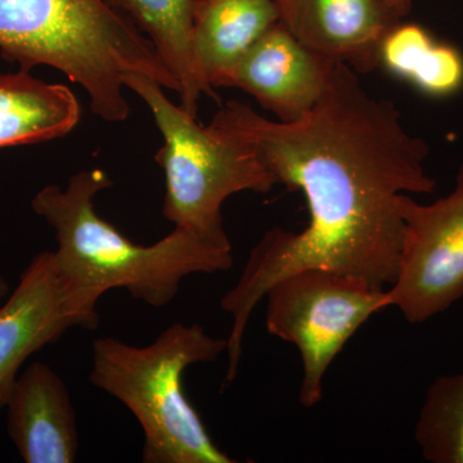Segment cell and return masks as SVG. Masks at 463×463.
<instances>
[{"label": "cell", "instance_id": "6da1fadb", "mask_svg": "<svg viewBox=\"0 0 463 463\" xmlns=\"http://www.w3.org/2000/svg\"><path fill=\"white\" fill-rule=\"evenodd\" d=\"M212 124L248 142L277 183L303 192L309 209L303 232L264 234L222 298V309L233 317L225 376L232 383L252 310L283 277L317 268L380 291L392 285L404 231L399 197L434 194L437 182L426 172L428 143L408 132L394 105L371 96L345 63L334 66L321 99L297 121L270 120L230 100Z\"/></svg>", "mask_w": 463, "mask_h": 463}, {"label": "cell", "instance_id": "7a4b0ae2", "mask_svg": "<svg viewBox=\"0 0 463 463\" xmlns=\"http://www.w3.org/2000/svg\"><path fill=\"white\" fill-rule=\"evenodd\" d=\"M0 56L24 71L50 66L63 72L109 123L130 114L123 91L129 75L179 93L152 43L108 0H0Z\"/></svg>", "mask_w": 463, "mask_h": 463}, {"label": "cell", "instance_id": "3957f363", "mask_svg": "<svg viewBox=\"0 0 463 463\" xmlns=\"http://www.w3.org/2000/svg\"><path fill=\"white\" fill-rule=\"evenodd\" d=\"M112 184L102 169L83 170L65 188L47 185L32 201L33 213L56 233L58 264L96 300L109 289L127 288L137 300L164 307L176 298L185 277L231 269L232 250L181 228L151 246L128 240L94 207L97 194Z\"/></svg>", "mask_w": 463, "mask_h": 463}, {"label": "cell", "instance_id": "277c9868", "mask_svg": "<svg viewBox=\"0 0 463 463\" xmlns=\"http://www.w3.org/2000/svg\"><path fill=\"white\" fill-rule=\"evenodd\" d=\"M228 340L200 325L174 323L154 343L134 346L114 337L93 343L90 383L121 402L141 425L145 463H232L210 437L183 390L191 365L215 361Z\"/></svg>", "mask_w": 463, "mask_h": 463}, {"label": "cell", "instance_id": "5b68a950", "mask_svg": "<svg viewBox=\"0 0 463 463\" xmlns=\"http://www.w3.org/2000/svg\"><path fill=\"white\" fill-rule=\"evenodd\" d=\"M125 87L147 103L163 134L155 160L165 174L164 216L175 228L232 250L222 216L224 201L243 191L268 194L276 178L248 142L214 124L201 127L194 116L170 102L158 81L133 74Z\"/></svg>", "mask_w": 463, "mask_h": 463}, {"label": "cell", "instance_id": "8992f818", "mask_svg": "<svg viewBox=\"0 0 463 463\" xmlns=\"http://www.w3.org/2000/svg\"><path fill=\"white\" fill-rule=\"evenodd\" d=\"M385 291L317 268L288 274L268 288L267 330L294 344L303 359L298 399L304 407L321 402L328 367L358 328L385 309Z\"/></svg>", "mask_w": 463, "mask_h": 463}, {"label": "cell", "instance_id": "52a82bcc", "mask_svg": "<svg viewBox=\"0 0 463 463\" xmlns=\"http://www.w3.org/2000/svg\"><path fill=\"white\" fill-rule=\"evenodd\" d=\"M404 231L398 276L385 307L412 325L446 312L463 298V173L455 191L430 205L399 197Z\"/></svg>", "mask_w": 463, "mask_h": 463}, {"label": "cell", "instance_id": "ba28073f", "mask_svg": "<svg viewBox=\"0 0 463 463\" xmlns=\"http://www.w3.org/2000/svg\"><path fill=\"white\" fill-rule=\"evenodd\" d=\"M97 304L63 272L54 251L33 257L0 306V410L30 356L71 328L99 326Z\"/></svg>", "mask_w": 463, "mask_h": 463}, {"label": "cell", "instance_id": "9c48e42d", "mask_svg": "<svg viewBox=\"0 0 463 463\" xmlns=\"http://www.w3.org/2000/svg\"><path fill=\"white\" fill-rule=\"evenodd\" d=\"M279 21L232 70L225 87L248 91L283 123L297 121L321 99L334 66Z\"/></svg>", "mask_w": 463, "mask_h": 463}, {"label": "cell", "instance_id": "30bf717a", "mask_svg": "<svg viewBox=\"0 0 463 463\" xmlns=\"http://www.w3.org/2000/svg\"><path fill=\"white\" fill-rule=\"evenodd\" d=\"M279 21L298 42L355 72L380 66L383 39L401 14L392 0H276Z\"/></svg>", "mask_w": 463, "mask_h": 463}, {"label": "cell", "instance_id": "8fae6325", "mask_svg": "<svg viewBox=\"0 0 463 463\" xmlns=\"http://www.w3.org/2000/svg\"><path fill=\"white\" fill-rule=\"evenodd\" d=\"M7 431L26 463H72L79 450L71 397L60 374L43 362L20 373L7 404Z\"/></svg>", "mask_w": 463, "mask_h": 463}, {"label": "cell", "instance_id": "7c38bea8", "mask_svg": "<svg viewBox=\"0 0 463 463\" xmlns=\"http://www.w3.org/2000/svg\"><path fill=\"white\" fill-rule=\"evenodd\" d=\"M279 21L276 0H196L194 60L206 87H225L241 58Z\"/></svg>", "mask_w": 463, "mask_h": 463}, {"label": "cell", "instance_id": "4fadbf2b", "mask_svg": "<svg viewBox=\"0 0 463 463\" xmlns=\"http://www.w3.org/2000/svg\"><path fill=\"white\" fill-rule=\"evenodd\" d=\"M80 120L70 88L48 84L30 71L0 75V149L60 138Z\"/></svg>", "mask_w": 463, "mask_h": 463}, {"label": "cell", "instance_id": "5bb4252c", "mask_svg": "<svg viewBox=\"0 0 463 463\" xmlns=\"http://www.w3.org/2000/svg\"><path fill=\"white\" fill-rule=\"evenodd\" d=\"M123 9L146 38L154 45L158 58L179 84L182 106L197 116L203 93L216 99L197 70L194 52V14L196 0H108Z\"/></svg>", "mask_w": 463, "mask_h": 463}, {"label": "cell", "instance_id": "9a60e30c", "mask_svg": "<svg viewBox=\"0 0 463 463\" xmlns=\"http://www.w3.org/2000/svg\"><path fill=\"white\" fill-rule=\"evenodd\" d=\"M381 65L429 96H453L463 87L462 54L417 24H398L386 35Z\"/></svg>", "mask_w": 463, "mask_h": 463}, {"label": "cell", "instance_id": "2e32d148", "mask_svg": "<svg viewBox=\"0 0 463 463\" xmlns=\"http://www.w3.org/2000/svg\"><path fill=\"white\" fill-rule=\"evenodd\" d=\"M414 439L426 461L463 463V373L438 377L431 383Z\"/></svg>", "mask_w": 463, "mask_h": 463}, {"label": "cell", "instance_id": "e0dca14e", "mask_svg": "<svg viewBox=\"0 0 463 463\" xmlns=\"http://www.w3.org/2000/svg\"><path fill=\"white\" fill-rule=\"evenodd\" d=\"M395 9L399 12L402 17L407 16L412 9L413 0H392Z\"/></svg>", "mask_w": 463, "mask_h": 463}, {"label": "cell", "instance_id": "ac0fdd59", "mask_svg": "<svg viewBox=\"0 0 463 463\" xmlns=\"http://www.w3.org/2000/svg\"><path fill=\"white\" fill-rule=\"evenodd\" d=\"M9 294H11V292H9V285L7 281H5V277L0 274V306L5 303Z\"/></svg>", "mask_w": 463, "mask_h": 463}, {"label": "cell", "instance_id": "d6986e66", "mask_svg": "<svg viewBox=\"0 0 463 463\" xmlns=\"http://www.w3.org/2000/svg\"><path fill=\"white\" fill-rule=\"evenodd\" d=\"M461 172L463 173V169L461 170Z\"/></svg>", "mask_w": 463, "mask_h": 463}]
</instances>
